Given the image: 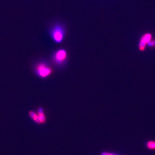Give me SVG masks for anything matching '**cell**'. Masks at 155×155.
<instances>
[{"mask_svg": "<svg viewBox=\"0 0 155 155\" xmlns=\"http://www.w3.org/2000/svg\"><path fill=\"white\" fill-rule=\"evenodd\" d=\"M33 72L41 79H46L53 73V69L45 61L37 62L33 66Z\"/></svg>", "mask_w": 155, "mask_h": 155, "instance_id": "obj_1", "label": "cell"}, {"mask_svg": "<svg viewBox=\"0 0 155 155\" xmlns=\"http://www.w3.org/2000/svg\"><path fill=\"white\" fill-rule=\"evenodd\" d=\"M50 35L51 38L55 43H61L66 35L65 28L61 24H55L50 29Z\"/></svg>", "mask_w": 155, "mask_h": 155, "instance_id": "obj_2", "label": "cell"}, {"mask_svg": "<svg viewBox=\"0 0 155 155\" xmlns=\"http://www.w3.org/2000/svg\"><path fill=\"white\" fill-rule=\"evenodd\" d=\"M67 59V52L64 49L57 50L52 56V59L57 66H61L64 64Z\"/></svg>", "mask_w": 155, "mask_h": 155, "instance_id": "obj_3", "label": "cell"}, {"mask_svg": "<svg viewBox=\"0 0 155 155\" xmlns=\"http://www.w3.org/2000/svg\"><path fill=\"white\" fill-rule=\"evenodd\" d=\"M152 35L150 33H146L144 34L139 41V48L140 51H144L145 50L147 45L149 44L152 40Z\"/></svg>", "mask_w": 155, "mask_h": 155, "instance_id": "obj_4", "label": "cell"}, {"mask_svg": "<svg viewBox=\"0 0 155 155\" xmlns=\"http://www.w3.org/2000/svg\"><path fill=\"white\" fill-rule=\"evenodd\" d=\"M37 113L39 117V125L45 124L47 121V117L45 113L44 109L41 107H40L38 109Z\"/></svg>", "mask_w": 155, "mask_h": 155, "instance_id": "obj_5", "label": "cell"}, {"mask_svg": "<svg viewBox=\"0 0 155 155\" xmlns=\"http://www.w3.org/2000/svg\"><path fill=\"white\" fill-rule=\"evenodd\" d=\"M28 115L33 122L39 125V117L37 112L33 110H30L28 112Z\"/></svg>", "mask_w": 155, "mask_h": 155, "instance_id": "obj_6", "label": "cell"}, {"mask_svg": "<svg viewBox=\"0 0 155 155\" xmlns=\"http://www.w3.org/2000/svg\"><path fill=\"white\" fill-rule=\"evenodd\" d=\"M147 147L149 150H155V141H150L147 143Z\"/></svg>", "mask_w": 155, "mask_h": 155, "instance_id": "obj_7", "label": "cell"}, {"mask_svg": "<svg viewBox=\"0 0 155 155\" xmlns=\"http://www.w3.org/2000/svg\"><path fill=\"white\" fill-rule=\"evenodd\" d=\"M148 45L150 47H155V40H151Z\"/></svg>", "mask_w": 155, "mask_h": 155, "instance_id": "obj_8", "label": "cell"}, {"mask_svg": "<svg viewBox=\"0 0 155 155\" xmlns=\"http://www.w3.org/2000/svg\"><path fill=\"white\" fill-rule=\"evenodd\" d=\"M101 155H117L116 154L114 153H108V152H104L102 153Z\"/></svg>", "mask_w": 155, "mask_h": 155, "instance_id": "obj_9", "label": "cell"}]
</instances>
